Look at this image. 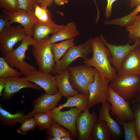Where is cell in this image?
Wrapping results in <instances>:
<instances>
[{
	"instance_id": "cell-1",
	"label": "cell",
	"mask_w": 140,
	"mask_h": 140,
	"mask_svg": "<svg viewBox=\"0 0 140 140\" xmlns=\"http://www.w3.org/2000/svg\"><path fill=\"white\" fill-rule=\"evenodd\" d=\"M92 43L93 56L84 60L83 62L86 65L96 68L102 77L107 78L110 81L117 74L110 64V52L100 37H96L92 38Z\"/></svg>"
},
{
	"instance_id": "cell-2",
	"label": "cell",
	"mask_w": 140,
	"mask_h": 140,
	"mask_svg": "<svg viewBox=\"0 0 140 140\" xmlns=\"http://www.w3.org/2000/svg\"><path fill=\"white\" fill-rule=\"evenodd\" d=\"M20 45L16 49H13L3 57L11 67L20 71L22 75L27 76L37 70L36 68L25 60L26 52L30 46H33L36 41L32 35H26Z\"/></svg>"
},
{
	"instance_id": "cell-3",
	"label": "cell",
	"mask_w": 140,
	"mask_h": 140,
	"mask_svg": "<svg viewBox=\"0 0 140 140\" xmlns=\"http://www.w3.org/2000/svg\"><path fill=\"white\" fill-rule=\"evenodd\" d=\"M109 87L125 100L131 101L137 97L140 91V75H117L110 81Z\"/></svg>"
},
{
	"instance_id": "cell-4",
	"label": "cell",
	"mask_w": 140,
	"mask_h": 140,
	"mask_svg": "<svg viewBox=\"0 0 140 140\" xmlns=\"http://www.w3.org/2000/svg\"><path fill=\"white\" fill-rule=\"evenodd\" d=\"M68 68L69 80L73 87L89 96V87L94 80L97 69L85 65L69 66Z\"/></svg>"
},
{
	"instance_id": "cell-5",
	"label": "cell",
	"mask_w": 140,
	"mask_h": 140,
	"mask_svg": "<svg viewBox=\"0 0 140 140\" xmlns=\"http://www.w3.org/2000/svg\"><path fill=\"white\" fill-rule=\"evenodd\" d=\"M93 50L91 38L82 44L71 47L66 52L62 59L56 62L51 73L55 74L59 71L66 70L73 61L79 57L84 60L87 59Z\"/></svg>"
},
{
	"instance_id": "cell-6",
	"label": "cell",
	"mask_w": 140,
	"mask_h": 140,
	"mask_svg": "<svg viewBox=\"0 0 140 140\" xmlns=\"http://www.w3.org/2000/svg\"><path fill=\"white\" fill-rule=\"evenodd\" d=\"M49 38L48 36L36 41L32 52L38 66V70L48 73H51L55 64Z\"/></svg>"
},
{
	"instance_id": "cell-7",
	"label": "cell",
	"mask_w": 140,
	"mask_h": 140,
	"mask_svg": "<svg viewBox=\"0 0 140 140\" xmlns=\"http://www.w3.org/2000/svg\"><path fill=\"white\" fill-rule=\"evenodd\" d=\"M110 81L102 77L97 70L94 81L90 85L88 90V107L90 108L100 103L107 101Z\"/></svg>"
},
{
	"instance_id": "cell-8",
	"label": "cell",
	"mask_w": 140,
	"mask_h": 140,
	"mask_svg": "<svg viewBox=\"0 0 140 140\" xmlns=\"http://www.w3.org/2000/svg\"><path fill=\"white\" fill-rule=\"evenodd\" d=\"M82 111L76 107H72L68 110L62 111L56 107L47 112L54 121L66 128L75 138L78 136L76 121Z\"/></svg>"
},
{
	"instance_id": "cell-9",
	"label": "cell",
	"mask_w": 140,
	"mask_h": 140,
	"mask_svg": "<svg viewBox=\"0 0 140 140\" xmlns=\"http://www.w3.org/2000/svg\"><path fill=\"white\" fill-rule=\"evenodd\" d=\"M107 101L111 104V113L120 120L126 122L134 118V113L127 101L119 95L109 87Z\"/></svg>"
},
{
	"instance_id": "cell-10",
	"label": "cell",
	"mask_w": 140,
	"mask_h": 140,
	"mask_svg": "<svg viewBox=\"0 0 140 140\" xmlns=\"http://www.w3.org/2000/svg\"><path fill=\"white\" fill-rule=\"evenodd\" d=\"M26 33L21 25L11 26L0 32V52L3 56L11 51L14 46L22 41Z\"/></svg>"
},
{
	"instance_id": "cell-11",
	"label": "cell",
	"mask_w": 140,
	"mask_h": 140,
	"mask_svg": "<svg viewBox=\"0 0 140 140\" xmlns=\"http://www.w3.org/2000/svg\"><path fill=\"white\" fill-rule=\"evenodd\" d=\"M100 37L107 47L111 55L109 58L110 63L118 72L130 53L137 46L140 45V40L138 38L135 40V42L132 45H130V41L123 45H117L108 43L102 35H101Z\"/></svg>"
},
{
	"instance_id": "cell-12",
	"label": "cell",
	"mask_w": 140,
	"mask_h": 140,
	"mask_svg": "<svg viewBox=\"0 0 140 140\" xmlns=\"http://www.w3.org/2000/svg\"><path fill=\"white\" fill-rule=\"evenodd\" d=\"M5 87L2 95L3 100L10 99L15 94L23 88L36 89H40L41 88L36 84L28 81L25 77H9L5 79Z\"/></svg>"
},
{
	"instance_id": "cell-13",
	"label": "cell",
	"mask_w": 140,
	"mask_h": 140,
	"mask_svg": "<svg viewBox=\"0 0 140 140\" xmlns=\"http://www.w3.org/2000/svg\"><path fill=\"white\" fill-rule=\"evenodd\" d=\"M88 108L81 112L76 121V127L78 132L79 140H91L90 134L95 122L97 118L96 113L89 112Z\"/></svg>"
},
{
	"instance_id": "cell-14",
	"label": "cell",
	"mask_w": 140,
	"mask_h": 140,
	"mask_svg": "<svg viewBox=\"0 0 140 140\" xmlns=\"http://www.w3.org/2000/svg\"><path fill=\"white\" fill-rule=\"evenodd\" d=\"M25 77L29 81L43 89L46 94L53 95L59 92L55 77L50 73L37 70Z\"/></svg>"
},
{
	"instance_id": "cell-15",
	"label": "cell",
	"mask_w": 140,
	"mask_h": 140,
	"mask_svg": "<svg viewBox=\"0 0 140 140\" xmlns=\"http://www.w3.org/2000/svg\"><path fill=\"white\" fill-rule=\"evenodd\" d=\"M62 96L59 92L53 95L45 93L40 95L32 102L33 109L28 115L47 112L56 107Z\"/></svg>"
},
{
	"instance_id": "cell-16",
	"label": "cell",
	"mask_w": 140,
	"mask_h": 140,
	"mask_svg": "<svg viewBox=\"0 0 140 140\" xmlns=\"http://www.w3.org/2000/svg\"><path fill=\"white\" fill-rule=\"evenodd\" d=\"M34 11H26L21 9L12 13L3 11L8 14L11 25L14 23H19L25 29L26 35H32V27L37 19Z\"/></svg>"
},
{
	"instance_id": "cell-17",
	"label": "cell",
	"mask_w": 140,
	"mask_h": 140,
	"mask_svg": "<svg viewBox=\"0 0 140 140\" xmlns=\"http://www.w3.org/2000/svg\"><path fill=\"white\" fill-rule=\"evenodd\" d=\"M134 74L140 75V45L129 54L117 75Z\"/></svg>"
},
{
	"instance_id": "cell-18",
	"label": "cell",
	"mask_w": 140,
	"mask_h": 140,
	"mask_svg": "<svg viewBox=\"0 0 140 140\" xmlns=\"http://www.w3.org/2000/svg\"><path fill=\"white\" fill-rule=\"evenodd\" d=\"M65 27L64 25L46 24L37 19L32 27V37L36 41H38L47 37L50 34L58 32Z\"/></svg>"
},
{
	"instance_id": "cell-19",
	"label": "cell",
	"mask_w": 140,
	"mask_h": 140,
	"mask_svg": "<svg viewBox=\"0 0 140 140\" xmlns=\"http://www.w3.org/2000/svg\"><path fill=\"white\" fill-rule=\"evenodd\" d=\"M59 92L62 96L67 97L79 93L73 87L69 78V70H66L58 72L54 76Z\"/></svg>"
},
{
	"instance_id": "cell-20",
	"label": "cell",
	"mask_w": 140,
	"mask_h": 140,
	"mask_svg": "<svg viewBox=\"0 0 140 140\" xmlns=\"http://www.w3.org/2000/svg\"><path fill=\"white\" fill-rule=\"evenodd\" d=\"M110 108L111 104L107 101L102 103L97 118L106 123L111 130L113 139H116L121 136V130L117 123L110 116Z\"/></svg>"
},
{
	"instance_id": "cell-21",
	"label": "cell",
	"mask_w": 140,
	"mask_h": 140,
	"mask_svg": "<svg viewBox=\"0 0 140 140\" xmlns=\"http://www.w3.org/2000/svg\"><path fill=\"white\" fill-rule=\"evenodd\" d=\"M91 140L113 139L111 130L104 121L97 118L94 122L90 134Z\"/></svg>"
},
{
	"instance_id": "cell-22",
	"label": "cell",
	"mask_w": 140,
	"mask_h": 140,
	"mask_svg": "<svg viewBox=\"0 0 140 140\" xmlns=\"http://www.w3.org/2000/svg\"><path fill=\"white\" fill-rule=\"evenodd\" d=\"M79 34L75 23L70 22L65 25L63 29L50 37L49 40L52 44L59 41L74 38Z\"/></svg>"
},
{
	"instance_id": "cell-23",
	"label": "cell",
	"mask_w": 140,
	"mask_h": 140,
	"mask_svg": "<svg viewBox=\"0 0 140 140\" xmlns=\"http://www.w3.org/2000/svg\"><path fill=\"white\" fill-rule=\"evenodd\" d=\"M89 96L79 93L74 96L67 97V100L64 103L57 107L59 109L67 107H75L84 111L88 108Z\"/></svg>"
},
{
	"instance_id": "cell-24",
	"label": "cell",
	"mask_w": 140,
	"mask_h": 140,
	"mask_svg": "<svg viewBox=\"0 0 140 140\" xmlns=\"http://www.w3.org/2000/svg\"><path fill=\"white\" fill-rule=\"evenodd\" d=\"M30 117L27 115H25L22 111L17 112L15 114H11L0 106V119L1 124L3 125H8L13 127L17 123L21 124L26 119Z\"/></svg>"
},
{
	"instance_id": "cell-25",
	"label": "cell",
	"mask_w": 140,
	"mask_h": 140,
	"mask_svg": "<svg viewBox=\"0 0 140 140\" xmlns=\"http://www.w3.org/2000/svg\"><path fill=\"white\" fill-rule=\"evenodd\" d=\"M74 40V38H72L59 43L52 44V50L55 62L59 60L68 49L75 46Z\"/></svg>"
},
{
	"instance_id": "cell-26",
	"label": "cell",
	"mask_w": 140,
	"mask_h": 140,
	"mask_svg": "<svg viewBox=\"0 0 140 140\" xmlns=\"http://www.w3.org/2000/svg\"><path fill=\"white\" fill-rule=\"evenodd\" d=\"M53 120L52 125L47 130V138L63 137L73 136L72 134L67 129Z\"/></svg>"
},
{
	"instance_id": "cell-27",
	"label": "cell",
	"mask_w": 140,
	"mask_h": 140,
	"mask_svg": "<svg viewBox=\"0 0 140 140\" xmlns=\"http://www.w3.org/2000/svg\"><path fill=\"white\" fill-rule=\"evenodd\" d=\"M126 30L129 32L130 39L140 40V15H136L130 20L125 26Z\"/></svg>"
},
{
	"instance_id": "cell-28",
	"label": "cell",
	"mask_w": 140,
	"mask_h": 140,
	"mask_svg": "<svg viewBox=\"0 0 140 140\" xmlns=\"http://www.w3.org/2000/svg\"><path fill=\"white\" fill-rule=\"evenodd\" d=\"M32 116L35 119L39 127V131L48 130L52 123L53 120L47 112L36 113L33 114Z\"/></svg>"
},
{
	"instance_id": "cell-29",
	"label": "cell",
	"mask_w": 140,
	"mask_h": 140,
	"mask_svg": "<svg viewBox=\"0 0 140 140\" xmlns=\"http://www.w3.org/2000/svg\"><path fill=\"white\" fill-rule=\"evenodd\" d=\"M22 75L20 72L10 65L3 57H0V78L5 79L9 77H20Z\"/></svg>"
},
{
	"instance_id": "cell-30",
	"label": "cell",
	"mask_w": 140,
	"mask_h": 140,
	"mask_svg": "<svg viewBox=\"0 0 140 140\" xmlns=\"http://www.w3.org/2000/svg\"><path fill=\"white\" fill-rule=\"evenodd\" d=\"M122 125L124 132L125 140H138L135 128L134 118L128 122L122 121L114 116Z\"/></svg>"
},
{
	"instance_id": "cell-31",
	"label": "cell",
	"mask_w": 140,
	"mask_h": 140,
	"mask_svg": "<svg viewBox=\"0 0 140 140\" xmlns=\"http://www.w3.org/2000/svg\"><path fill=\"white\" fill-rule=\"evenodd\" d=\"M34 12L37 19L40 21L48 24H55L52 21L51 13L47 8L38 4L35 7Z\"/></svg>"
},
{
	"instance_id": "cell-32",
	"label": "cell",
	"mask_w": 140,
	"mask_h": 140,
	"mask_svg": "<svg viewBox=\"0 0 140 140\" xmlns=\"http://www.w3.org/2000/svg\"><path fill=\"white\" fill-rule=\"evenodd\" d=\"M20 124V127L17 129V131L23 135H25L29 131L33 130L37 126L35 119L33 116L26 119Z\"/></svg>"
},
{
	"instance_id": "cell-33",
	"label": "cell",
	"mask_w": 140,
	"mask_h": 140,
	"mask_svg": "<svg viewBox=\"0 0 140 140\" xmlns=\"http://www.w3.org/2000/svg\"><path fill=\"white\" fill-rule=\"evenodd\" d=\"M0 8L3 11L10 13L21 9L17 0H0Z\"/></svg>"
},
{
	"instance_id": "cell-34",
	"label": "cell",
	"mask_w": 140,
	"mask_h": 140,
	"mask_svg": "<svg viewBox=\"0 0 140 140\" xmlns=\"http://www.w3.org/2000/svg\"><path fill=\"white\" fill-rule=\"evenodd\" d=\"M140 12V4L137 6L135 9L130 13L124 17L114 19L113 23L114 25L120 26H125L127 23L134 17Z\"/></svg>"
},
{
	"instance_id": "cell-35",
	"label": "cell",
	"mask_w": 140,
	"mask_h": 140,
	"mask_svg": "<svg viewBox=\"0 0 140 140\" xmlns=\"http://www.w3.org/2000/svg\"><path fill=\"white\" fill-rule=\"evenodd\" d=\"M132 110L134 113V125L138 140H140V104L134 103Z\"/></svg>"
},
{
	"instance_id": "cell-36",
	"label": "cell",
	"mask_w": 140,
	"mask_h": 140,
	"mask_svg": "<svg viewBox=\"0 0 140 140\" xmlns=\"http://www.w3.org/2000/svg\"><path fill=\"white\" fill-rule=\"evenodd\" d=\"M20 8L25 11H34L36 6L39 4V0H17Z\"/></svg>"
},
{
	"instance_id": "cell-37",
	"label": "cell",
	"mask_w": 140,
	"mask_h": 140,
	"mask_svg": "<svg viewBox=\"0 0 140 140\" xmlns=\"http://www.w3.org/2000/svg\"><path fill=\"white\" fill-rule=\"evenodd\" d=\"M0 15V32L11 26L10 20L8 14L3 12Z\"/></svg>"
},
{
	"instance_id": "cell-38",
	"label": "cell",
	"mask_w": 140,
	"mask_h": 140,
	"mask_svg": "<svg viewBox=\"0 0 140 140\" xmlns=\"http://www.w3.org/2000/svg\"><path fill=\"white\" fill-rule=\"evenodd\" d=\"M117 0H107V4L105 9V14L106 18L107 19L110 17L111 16L113 4Z\"/></svg>"
},
{
	"instance_id": "cell-39",
	"label": "cell",
	"mask_w": 140,
	"mask_h": 140,
	"mask_svg": "<svg viewBox=\"0 0 140 140\" xmlns=\"http://www.w3.org/2000/svg\"><path fill=\"white\" fill-rule=\"evenodd\" d=\"M53 0H39V4L41 7L47 8L51 6Z\"/></svg>"
},
{
	"instance_id": "cell-40",
	"label": "cell",
	"mask_w": 140,
	"mask_h": 140,
	"mask_svg": "<svg viewBox=\"0 0 140 140\" xmlns=\"http://www.w3.org/2000/svg\"><path fill=\"white\" fill-rule=\"evenodd\" d=\"M5 79L0 78V96L2 95V93L3 90L4 89L5 87Z\"/></svg>"
},
{
	"instance_id": "cell-41",
	"label": "cell",
	"mask_w": 140,
	"mask_h": 140,
	"mask_svg": "<svg viewBox=\"0 0 140 140\" xmlns=\"http://www.w3.org/2000/svg\"><path fill=\"white\" fill-rule=\"evenodd\" d=\"M129 6L131 8H134L140 4V0H130Z\"/></svg>"
},
{
	"instance_id": "cell-42",
	"label": "cell",
	"mask_w": 140,
	"mask_h": 140,
	"mask_svg": "<svg viewBox=\"0 0 140 140\" xmlns=\"http://www.w3.org/2000/svg\"><path fill=\"white\" fill-rule=\"evenodd\" d=\"M55 3L59 5H63L67 3L68 0H54Z\"/></svg>"
},
{
	"instance_id": "cell-43",
	"label": "cell",
	"mask_w": 140,
	"mask_h": 140,
	"mask_svg": "<svg viewBox=\"0 0 140 140\" xmlns=\"http://www.w3.org/2000/svg\"><path fill=\"white\" fill-rule=\"evenodd\" d=\"M131 102L134 104L140 102V91L137 97Z\"/></svg>"
},
{
	"instance_id": "cell-44",
	"label": "cell",
	"mask_w": 140,
	"mask_h": 140,
	"mask_svg": "<svg viewBox=\"0 0 140 140\" xmlns=\"http://www.w3.org/2000/svg\"><path fill=\"white\" fill-rule=\"evenodd\" d=\"M93 0L94 1V2H95V4H96V8H97V9L98 8V6H97V4H96V1H95V0Z\"/></svg>"
},
{
	"instance_id": "cell-45",
	"label": "cell",
	"mask_w": 140,
	"mask_h": 140,
	"mask_svg": "<svg viewBox=\"0 0 140 140\" xmlns=\"http://www.w3.org/2000/svg\"><path fill=\"white\" fill-rule=\"evenodd\" d=\"M140 104V102L139 103Z\"/></svg>"
}]
</instances>
